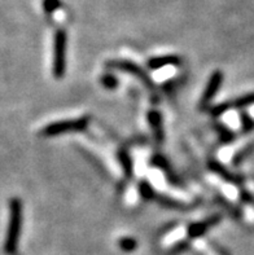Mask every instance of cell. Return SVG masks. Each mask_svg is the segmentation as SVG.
<instances>
[{
  "mask_svg": "<svg viewBox=\"0 0 254 255\" xmlns=\"http://www.w3.org/2000/svg\"><path fill=\"white\" fill-rule=\"evenodd\" d=\"M22 227V204L18 198H12L9 204V224L6 231L4 249L8 254L16 252Z\"/></svg>",
  "mask_w": 254,
  "mask_h": 255,
  "instance_id": "6da1fadb",
  "label": "cell"
},
{
  "mask_svg": "<svg viewBox=\"0 0 254 255\" xmlns=\"http://www.w3.org/2000/svg\"><path fill=\"white\" fill-rule=\"evenodd\" d=\"M66 36L58 31L55 38V56H53V74L60 78L64 75L65 57H66Z\"/></svg>",
  "mask_w": 254,
  "mask_h": 255,
  "instance_id": "7a4b0ae2",
  "label": "cell"
},
{
  "mask_svg": "<svg viewBox=\"0 0 254 255\" xmlns=\"http://www.w3.org/2000/svg\"><path fill=\"white\" fill-rule=\"evenodd\" d=\"M87 125L86 118L82 120H74V121H66V122H57L53 125L45 127L43 129V135L45 136H56L60 135L66 131H79V129L84 128Z\"/></svg>",
  "mask_w": 254,
  "mask_h": 255,
  "instance_id": "3957f363",
  "label": "cell"
},
{
  "mask_svg": "<svg viewBox=\"0 0 254 255\" xmlns=\"http://www.w3.org/2000/svg\"><path fill=\"white\" fill-rule=\"evenodd\" d=\"M221 83H222V74H221L219 71H217V73H214L213 77L210 78L209 84H208V87H206L205 94H204V97H203L204 103H208L210 99L214 97V95L217 94V91H218Z\"/></svg>",
  "mask_w": 254,
  "mask_h": 255,
  "instance_id": "277c9868",
  "label": "cell"
},
{
  "mask_svg": "<svg viewBox=\"0 0 254 255\" xmlns=\"http://www.w3.org/2000/svg\"><path fill=\"white\" fill-rule=\"evenodd\" d=\"M177 73V68L174 64H168L164 65L161 68H158L157 71L153 73V79L158 83L161 82H166L168 79H170L171 77H174V74Z\"/></svg>",
  "mask_w": 254,
  "mask_h": 255,
  "instance_id": "5b68a950",
  "label": "cell"
},
{
  "mask_svg": "<svg viewBox=\"0 0 254 255\" xmlns=\"http://www.w3.org/2000/svg\"><path fill=\"white\" fill-rule=\"evenodd\" d=\"M184 236H186V230H184L183 227L175 228V230L169 232L168 235L164 237V240H162V245H164L165 248L175 245L177 243H179L180 240L184 239Z\"/></svg>",
  "mask_w": 254,
  "mask_h": 255,
  "instance_id": "8992f818",
  "label": "cell"
},
{
  "mask_svg": "<svg viewBox=\"0 0 254 255\" xmlns=\"http://www.w3.org/2000/svg\"><path fill=\"white\" fill-rule=\"evenodd\" d=\"M148 176L152 185H153L156 189H158V191H165V188H166V180H165V176L162 175V172L160 171V170H151Z\"/></svg>",
  "mask_w": 254,
  "mask_h": 255,
  "instance_id": "52a82bcc",
  "label": "cell"
},
{
  "mask_svg": "<svg viewBox=\"0 0 254 255\" xmlns=\"http://www.w3.org/2000/svg\"><path fill=\"white\" fill-rule=\"evenodd\" d=\"M223 121H225L226 126H229L231 129H236L240 127V120L235 112H226L223 114Z\"/></svg>",
  "mask_w": 254,
  "mask_h": 255,
  "instance_id": "ba28073f",
  "label": "cell"
},
{
  "mask_svg": "<svg viewBox=\"0 0 254 255\" xmlns=\"http://www.w3.org/2000/svg\"><path fill=\"white\" fill-rule=\"evenodd\" d=\"M195 246H196L197 250L204 255H219L218 253L214 252V250L212 249V246H210L208 243H205L204 240H196Z\"/></svg>",
  "mask_w": 254,
  "mask_h": 255,
  "instance_id": "9c48e42d",
  "label": "cell"
},
{
  "mask_svg": "<svg viewBox=\"0 0 254 255\" xmlns=\"http://www.w3.org/2000/svg\"><path fill=\"white\" fill-rule=\"evenodd\" d=\"M222 192H223V194H225V197H227L229 200H231V201H235L239 196L238 191H236V188L231 184H223Z\"/></svg>",
  "mask_w": 254,
  "mask_h": 255,
  "instance_id": "30bf717a",
  "label": "cell"
},
{
  "mask_svg": "<svg viewBox=\"0 0 254 255\" xmlns=\"http://www.w3.org/2000/svg\"><path fill=\"white\" fill-rule=\"evenodd\" d=\"M125 196H126L125 197L126 204L134 205L139 198V192L135 187H130L129 189H127V192H126Z\"/></svg>",
  "mask_w": 254,
  "mask_h": 255,
  "instance_id": "8fae6325",
  "label": "cell"
},
{
  "mask_svg": "<svg viewBox=\"0 0 254 255\" xmlns=\"http://www.w3.org/2000/svg\"><path fill=\"white\" fill-rule=\"evenodd\" d=\"M149 120H151L152 127L155 128L156 135H157L158 137H161V131H160V127H161L160 122H161V120H160V116H158V114L155 112V113L151 114V117H149Z\"/></svg>",
  "mask_w": 254,
  "mask_h": 255,
  "instance_id": "7c38bea8",
  "label": "cell"
},
{
  "mask_svg": "<svg viewBox=\"0 0 254 255\" xmlns=\"http://www.w3.org/2000/svg\"><path fill=\"white\" fill-rule=\"evenodd\" d=\"M58 5H60L58 0H44L45 12H53V10L57 9Z\"/></svg>",
  "mask_w": 254,
  "mask_h": 255,
  "instance_id": "4fadbf2b",
  "label": "cell"
}]
</instances>
